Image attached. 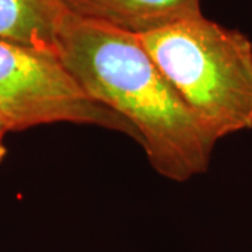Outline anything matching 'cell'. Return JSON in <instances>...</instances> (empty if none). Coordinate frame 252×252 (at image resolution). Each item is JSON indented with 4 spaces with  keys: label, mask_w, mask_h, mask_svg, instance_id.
<instances>
[{
    "label": "cell",
    "mask_w": 252,
    "mask_h": 252,
    "mask_svg": "<svg viewBox=\"0 0 252 252\" xmlns=\"http://www.w3.org/2000/svg\"><path fill=\"white\" fill-rule=\"evenodd\" d=\"M56 56L87 95L135 127L164 178L184 182L209 168L216 140L172 89L139 36L70 11Z\"/></svg>",
    "instance_id": "cell-1"
},
{
    "label": "cell",
    "mask_w": 252,
    "mask_h": 252,
    "mask_svg": "<svg viewBox=\"0 0 252 252\" xmlns=\"http://www.w3.org/2000/svg\"><path fill=\"white\" fill-rule=\"evenodd\" d=\"M216 142L252 129V42L203 14L137 35Z\"/></svg>",
    "instance_id": "cell-2"
},
{
    "label": "cell",
    "mask_w": 252,
    "mask_h": 252,
    "mask_svg": "<svg viewBox=\"0 0 252 252\" xmlns=\"http://www.w3.org/2000/svg\"><path fill=\"white\" fill-rule=\"evenodd\" d=\"M0 119L13 130L80 124L121 132L139 143L135 127L87 95L54 54L0 39Z\"/></svg>",
    "instance_id": "cell-3"
},
{
    "label": "cell",
    "mask_w": 252,
    "mask_h": 252,
    "mask_svg": "<svg viewBox=\"0 0 252 252\" xmlns=\"http://www.w3.org/2000/svg\"><path fill=\"white\" fill-rule=\"evenodd\" d=\"M73 14L143 35L202 14L200 0H63Z\"/></svg>",
    "instance_id": "cell-4"
},
{
    "label": "cell",
    "mask_w": 252,
    "mask_h": 252,
    "mask_svg": "<svg viewBox=\"0 0 252 252\" xmlns=\"http://www.w3.org/2000/svg\"><path fill=\"white\" fill-rule=\"evenodd\" d=\"M69 14L63 0H0V39L56 55Z\"/></svg>",
    "instance_id": "cell-5"
},
{
    "label": "cell",
    "mask_w": 252,
    "mask_h": 252,
    "mask_svg": "<svg viewBox=\"0 0 252 252\" xmlns=\"http://www.w3.org/2000/svg\"><path fill=\"white\" fill-rule=\"evenodd\" d=\"M9 132V127H7L6 124L0 119V162L3 161V158H4L6 154H7V149H6V146H4V137H6V135H7Z\"/></svg>",
    "instance_id": "cell-6"
}]
</instances>
